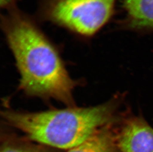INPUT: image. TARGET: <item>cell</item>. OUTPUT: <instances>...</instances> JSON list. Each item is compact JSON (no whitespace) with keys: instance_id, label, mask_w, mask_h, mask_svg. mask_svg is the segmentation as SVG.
Returning a JSON list of instances; mask_svg holds the SVG:
<instances>
[{"instance_id":"6da1fadb","label":"cell","mask_w":153,"mask_h":152,"mask_svg":"<svg viewBox=\"0 0 153 152\" xmlns=\"http://www.w3.org/2000/svg\"><path fill=\"white\" fill-rule=\"evenodd\" d=\"M3 29L20 74L19 86L30 96L53 98L74 107L71 78L58 50L30 18L16 10L3 18Z\"/></svg>"},{"instance_id":"7a4b0ae2","label":"cell","mask_w":153,"mask_h":152,"mask_svg":"<svg viewBox=\"0 0 153 152\" xmlns=\"http://www.w3.org/2000/svg\"><path fill=\"white\" fill-rule=\"evenodd\" d=\"M115 109L116 103L110 101L91 107H70L43 112L5 111L3 117L31 140L55 149L68 150L111 123Z\"/></svg>"},{"instance_id":"3957f363","label":"cell","mask_w":153,"mask_h":152,"mask_svg":"<svg viewBox=\"0 0 153 152\" xmlns=\"http://www.w3.org/2000/svg\"><path fill=\"white\" fill-rule=\"evenodd\" d=\"M116 0H46L44 17L85 37L95 34L113 14Z\"/></svg>"},{"instance_id":"277c9868","label":"cell","mask_w":153,"mask_h":152,"mask_svg":"<svg viewBox=\"0 0 153 152\" xmlns=\"http://www.w3.org/2000/svg\"><path fill=\"white\" fill-rule=\"evenodd\" d=\"M121 152H153V128L141 118H131L116 134Z\"/></svg>"},{"instance_id":"5b68a950","label":"cell","mask_w":153,"mask_h":152,"mask_svg":"<svg viewBox=\"0 0 153 152\" xmlns=\"http://www.w3.org/2000/svg\"><path fill=\"white\" fill-rule=\"evenodd\" d=\"M129 27L153 29V0H124Z\"/></svg>"},{"instance_id":"8992f818","label":"cell","mask_w":153,"mask_h":152,"mask_svg":"<svg viewBox=\"0 0 153 152\" xmlns=\"http://www.w3.org/2000/svg\"><path fill=\"white\" fill-rule=\"evenodd\" d=\"M118 151L116 134L108 124L99 129L84 142L68 150L67 152H117Z\"/></svg>"},{"instance_id":"52a82bcc","label":"cell","mask_w":153,"mask_h":152,"mask_svg":"<svg viewBox=\"0 0 153 152\" xmlns=\"http://www.w3.org/2000/svg\"><path fill=\"white\" fill-rule=\"evenodd\" d=\"M0 152H57V150L26 139L6 135L1 141Z\"/></svg>"},{"instance_id":"ba28073f","label":"cell","mask_w":153,"mask_h":152,"mask_svg":"<svg viewBox=\"0 0 153 152\" xmlns=\"http://www.w3.org/2000/svg\"><path fill=\"white\" fill-rule=\"evenodd\" d=\"M14 0H0V4L1 7H8L11 6Z\"/></svg>"}]
</instances>
